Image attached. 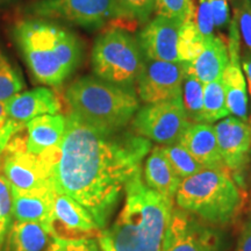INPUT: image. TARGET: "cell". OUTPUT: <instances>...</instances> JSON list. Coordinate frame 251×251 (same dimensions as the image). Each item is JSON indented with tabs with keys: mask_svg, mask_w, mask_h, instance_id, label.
<instances>
[{
	"mask_svg": "<svg viewBox=\"0 0 251 251\" xmlns=\"http://www.w3.org/2000/svg\"><path fill=\"white\" fill-rule=\"evenodd\" d=\"M180 25L157 15L141 30L139 45L144 58L161 62H179L178 37Z\"/></svg>",
	"mask_w": 251,
	"mask_h": 251,
	"instance_id": "9a60e30c",
	"label": "cell"
},
{
	"mask_svg": "<svg viewBox=\"0 0 251 251\" xmlns=\"http://www.w3.org/2000/svg\"><path fill=\"white\" fill-rule=\"evenodd\" d=\"M240 29L237 19L234 15L229 23L228 54L229 63L222 74V85L226 92V100L229 114L240 119H248V89L247 80L241 69Z\"/></svg>",
	"mask_w": 251,
	"mask_h": 251,
	"instance_id": "4fadbf2b",
	"label": "cell"
},
{
	"mask_svg": "<svg viewBox=\"0 0 251 251\" xmlns=\"http://www.w3.org/2000/svg\"><path fill=\"white\" fill-rule=\"evenodd\" d=\"M183 146L203 168H225L220 153L215 127L205 122L188 124L179 139Z\"/></svg>",
	"mask_w": 251,
	"mask_h": 251,
	"instance_id": "ac0fdd59",
	"label": "cell"
},
{
	"mask_svg": "<svg viewBox=\"0 0 251 251\" xmlns=\"http://www.w3.org/2000/svg\"><path fill=\"white\" fill-rule=\"evenodd\" d=\"M175 198L181 211L216 227L233 222L246 200L227 166L205 168L184 178Z\"/></svg>",
	"mask_w": 251,
	"mask_h": 251,
	"instance_id": "277c9868",
	"label": "cell"
},
{
	"mask_svg": "<svg viewBox=\"0 0 251 251\" xmlns=\"http://www.w3.org/2000/svg\"><path fill=\"white\" fill-rule=\"evenodd\" d=\"M100 231L92 215L80 203L54 188L50 236L62 240H80L98 237Z\"/></svg>",
	"mask_w": 251,
	"mask_h": 251,
	"instance_id": "7c38bea8",
	"label": "cell"
},
{
	"mask_svg": "<svg viewBox=\"0 0 251 251\" xmlns=\"http://www.w3.org/2000/svg\"><path fill=\"white\" fill-rule=\"evenodd\" d=\"M14 37L35 79L61 86L79 67L84 56L79 37L45 19H30L14 27Z\"/></svg>",
	"mask_w": 251,
	"mask_h": 251,
	"instance_id": "3957f363",
	"label": "cell"
},
{
	"mask_svg": "<svg viewBox=\"0 0 251 251\" xmlns=\"http://www.w3.org/2000/svg\"><path fill=\"white\" fill-rule=\"evenodd\" d=\"M67 118L61 114H46L31 119L26 124L27 150L33 155H41L58 146L64 136Z\"/></svg>",
	"mask_w": 251,
	"mask_h": 251,
	"instance_id": "44dd1931",
	"label": "cell"
},
{
	"mask_svg": "<svg viewBox=\"0 0 251 251\" xmlns=\"http://www.w3.org/2000/svg\"><path fill=\"white\" fill-rule=\"evenodd\" d=\"M5 103L9 118L23 125L41 115L57 114L62 107L57 94L47 87L18 93Z\"/></svg>",
	"mask_w": 251,
	"mask_h": 251,
	"instance_id": "e0dca14e",
	"label": "cell"
},
{
	"mask_svg": "<svg viewBox=\"0 0 251 251\" xmlns=\"http://www.w3.org/2000/svg\"><path fill=\"white\" fill-rule=\"evenodd\" d=\"M206 41L198 29L194 19L180 25L178 37V57L179 62H192L205 48Z\"/></svg>",
	"mask_w": 251,
	"mask_h": 251,
	"instance_id": "cb8c5ba5",
	"label": "cell"
},
{
	"mask_svg": "<svg viewBox=\"0 0 251 251\" xmlns=\"http://www.w3.org/2000/svg\"><path fill=\"white\" fill-rule=\"evenodd\" d=\"M12 216L15 221L36 222L49 233L52 215L54 186L21 191L11 188Z\"/></svg>",
	"mask_w": 251,
	"mask_h": 251,
	"instance_id": "2e32d148",
	"label": "cell"
},
{
	"mask_svg": "<svg viewBox=\"0 0 251 251\" xmlns=\"http://www.w3.org/2000/svg\"><path fill=\"white\" fill-rule=\"evenodd\" d=\"M174 199L147 186L142 171L125 187V202L117 220L102 229L98 242L102 251H162L174 213Z\"/></svg>",
	"mask_w": 251,
	"mask_h": 251,
	"instance_id": "7a4b0ae2",
	"label": "cell"
},
{
	"mask_svg": "<svg viewBox=\"0 0 251 251\" xmlns=\"http://www.w3.org/2000/svg\"><path fill=\"white\" fill-rule=\"evenodd\" d=\"M241 63H242V67L244 70V77L247 80V89L251 97V52L246 51V54L241 58Z\"/></svg>",
	"mask_w": 251,
	"mask_h": 251,
	"instance_id": "8d00e7d4",
	"label": "cell"
},
{
	"mask_svg": "<svg viewBox=\"0 0 251 251\" xmlns=\"http://www.w3.org/2000/svg\"><path fill=\"white\" fill-rule=\"evenodd\" d=\"M5 176L0 175V241L4 242L11 228L12 221V192Z\"/></svg>",
	"mask_w": 251,
	"mask_h": 251,
	"instance_id": "f546056e",
	"label": "cell"
},
{
	"mask_svg": "<svg viewBox=\"0 0 251 251\" xmlns=\"http://www.w3.org/2000/svg\"><path fill=\"white\" fill-rule=\"evenodd\" d=\"M209 2L214 15L215 27L219 29L227 27L229 24L228 0H209Z\"/></svg>",
	"mask_w": 251,
	"mask_h": 251,
	"instance_id": "e575fe53",
	"label": "cell"
},
{
	"mask_svg": "<svg viewBox=\"0 0 251 251\" xmlns=\"http://www.w3.org/2000/svg\"><path fill=\"white\" fill-rule=\"evenodd\" d=\"M2 243H4V242H2V241H0V249H1V246H2Z\"/></svg>",
	"mask_w": 251,
	"mask_h": 251,
	"instance_id": "f35d334b",
	"label": "cell"
},
{
	"mask_svg": "<svg viewBox=\"0 0 251 251\" xmlns=\"http://www.w3.org/2000/svg\"><path fill=\"white\" fill-rule=\"evenodd\" d=\"M250 214H251V203H250Z\"/></svg>",
	"mask_w": 251,
	"mask_h": 251,
	"instance_id": "b9f144b4",
	"label": "cell"
},
{
	"mask_svg": "<svg viewBox=\"0 0 251 251\" xmlns=\"http://www.w3.org/2000/svg\"><path fill=\"white\" fill-rule=\"evenodd\" d=\"M194 23L205 41L214 37V15L209 0H197Z\"/></svg>",
	"mask_w": 251,
	"mask_h": 251,
	"instance_id": "4dcf8cb0",
	"label": "cell"
},
{
	"mask_svg": "<svg viewBox=\"0 0 251 251\" xmlns=\"http://www.w3.org/2000/svg\"><path fill=\"white\" fill-rule=\"evenodd\" d=\"M2 152L4 151H1V150H0V169H2Z\"/></svg>",
	"mask_w": 251,
	"mask_h": 251,
	"instance_id": "74e56055",
	"label": "cell"
},
{
	"mask_svg": "<svg viewBox=\"0 0 251 251\" xmlns=\"http://www.w3.org/2000/svg\"><path fill=\"white\" fill-rule=\"evenodd\" d=\"M150 150L151 142L134 131L102 133L69 113L61 143L37 156L55 190L80 203L102 230Z\"/></svg>",
	"mask_w": 251,
	"mask_h": 251,
	"instance_id": "6da1fadb",
	"label": "cell"
},
{
	"mask_svg": "<svg viewBox=\"0 0 251 251\" xmlns=\"http://www.w3.org/2000/svg\"><path fill=\"white\" fill-rule=\"evenodd\" d=\"M20 72L0 51V101L6 102L24 89Z\"/></svg>",
	"mask_w": 251,
	"mask_h": 251,
	"instance_id": "4316f807",
	"label": "cell"
},
{
	"mask_svg": "<svg viewBox=\"0 0 251 251\" xmlns=\"http://www.w3.org/2000/svg\"><path fill=\"white\" fill-rule=\"evenodd\" d=\"M186 62H161L144 58L136 80L140 99L147 103L164 101L181 96Z\"/></svg>",
	"mask_w": 251,
	"mask_h": 251,
	"instance_id": "8fae6325",
	"label": "cell"
},
{
	"mask_svg": "<svg viewBox=\"0 0 251 251\" xmlns=\"http://www.w3.org/2000/svg\"><path fill=\"white\" fill-rule=\"evenodd\" d=\"M190 124L181 96L139 108L131 121L135 134L163 146L179 142Z\"/></svg>",
	"mask_w": 251,
	"mask_h": 251,
	"instance_id": "52a82bcc",
	"label": "cell"
},
{
	"mask_svg": "<svg viewBox=\"0 0 251 251\" xmlns=\"http://www.w3.org/2000/svg\"><path fill=\"white\" fill-rule=\"evenodd\" d=\"M31 14L45 20H61L84 28H99L112 19L121 20L115 0H41Z\"/></svg>",
	"mask_w": 251,
	"mask_h": 251,
	"instance_id": "9c48e42d",
	"label": "cell"
},
{
	"mask_svg": "<svg viewBox=\"0 0 251 251\" xmlns=\"http://www.w3.org/2000/svg\"><path fill=\"white\" fill-rule=\"evenodd\" d=\"M50 234L36 222L14 221L0 251H43Z\"/></svg>",
	"mask_w": 251,
	"mask_h": 251,
	"instance_id": "7402d4cb",
	"label": "cell"
},
{
	"mask_svg": "<svg viewBox=\"0 0 251 251\" xmlns=\"http://www.w3.org/2000/svg\"><path fill=\"white\" fill-rule=\"evenodd\" d=\"M228 242L221 227L206 224L177 208L166 228L162 251H227Z\"/></svg>",
	"mask_w": 251,
	"mask_h": 251,
	"instance_id": "ba28073f",
	"label": "cell"
},
{
	"mask_svg": "<svg viewBox=\"0 0 251 251\" xmlns=\"http://www.w3.org/2000/svg\"><path fill=\"white\" fill-rule=\"evenodd\" d=\"M26 125L19 124V122L12 120L9 118L7 111H6V103L0 101V150L4 151L6 146L15 133L24 129Z\"/></svg>",
	"mask_w": 251,
	"mask_h": 251,
	"instance_id": "836d02e7",
	"label": "cell"
},
{
	"mask_svg": "<svg viewBox=\"0 0 251 251\" xmlns=\"http://www.w3.org/2000/svg\"><path fill=\"white\" fill-rule=\"evenodd\" d=\"M23 129L15 133L2 152V171L11 188L30 191L51 185L48 168L40 156L27 150Z\"/></svg>",
	"mask_w": 251,
	"mask_h": 251,
	"instance_id": "30bf717a",
	"label": "cell"
},
{
	"mask_svg": "<svg viewBox=\"0 0 251 251\" xmlns=\"http://www.w3.org/2000/svg\"><path fill=\"white\" fill-rule=\"evenodd\" d=\"M0 1H2V2H4V1H9V0H0Z\"/></svg>",
	"mask_w": 251,
	"mask_h": 251,
	"instance_id": "ab89813d",
	"label": "cell"
},
{
	"mask_svg": "<svg viewBox=\"0 0 251 251\" xmlns=\"http://www.w3.org/2000/svg\"><path fill=\"white\" fill-rule=\"evenodd\" d=\"M214 127L225 165L231 172L242 171L251 156V122L233 115L222 119Z\"/></svg>",
	"mask_w": 251,
	"mask_h": 251,
	"instance_id": "5bb4252c",
	"label": "cell"
},
{
	"mask_svg": "<svg viewBox=\"0 0 251 251\" xmlns=\"http://www.w3.org/2000/svg\"><path fill=\"white\" fill-rule=\"evenodd\" d=\"M47 251H102L94 237L80 240H62L52 237Z\"/></svg>",
	"mask_w": 251,
	"mask_h": 251,
	"instance_id": "1f68e13d",
	"label": "cell"
},
{
	"mask_svg": "<svg viewBox=\"0 0 251 251\" xmlns=\"http://www.w3.org/2000/svg\"><path fill=\"white\" fill-rule=\"evenodd\" d=\"M143 65L139 41L127 31L111 29L100 35L94 43L92 68L100 79L131 89Z\"/></svg>",
	"mask_w": 251,
	"mask_h": 251,
	"instance_id": "8992f818",
	"label": "cell"
},
{
	"mask_svg": "<svg viewBox=\"0 0 251 251\" xmlns=\"http://www.w3.org/2000/svg\"><path fill=\"white\" fill-rule=\"evenodd\" d=\"M234 15L248 51L251 52V4L247 0H235Z\"/></svg>",
	"mask_w": 251,
	"mask_h": 251,
	"instance_id": "d6a6232c",
	"label": "cell"
},
{
	"mask_svg": "<svg viewBox=\"0 0 251 251\" xmlns=\"http://www.w3.org/2000/svg\"><path fill=\"white\" fill-rule=\"evenodd\" d=\"M181 99L188 121L202 122L203 84L193 75L186 74L184 78Z\"/></svg>",
	"mask_w": 251,
	"mask_h": 251,
	"instance_id": "d4e9b609",
	"label": "cell"
},
{
	"mask_svg": "<svg viewBox=\"0 0 251 251\" xmlns=\"http://www.w3.org/2000/svg\"><path fill=\"white\" fill-rule=\"evenodd\" d=\"M162 147L166 157H168V159L171 163L172 168L175 169V171L177 172L181 179L196 175L198 172L201 171L202 169H205L179 143L169 144V146Z\"/></svg>",
	"mask_w": 251,
	"mask_h": 251,
	"instance_id": "484cf974",
	"label": "cell"
},
{
	"mask_svg": "<svg viewBox=\"0 0 251 251\" xmlns=\"http://www.w3.org/2000/svg\"><path fill=\"white\" fill-rule=\"evenodd\" d=\"M157 15L166 17L181 25L194 19L196 4L193 0H156Z\"/></svg>",
	"mask_w": 251,
	"mask_h": 251,
	"instance_id": "83f0119b",
	"label": "cell"
},
{
	"mask_svg": "<svg viewBox=\"0 0 251 251\" xmlns=\"http://www.w3.org/2000/svg\"><path fill=\"white\" fill-rule=\"evenodd\" d=\"M229 63L228 47L219 36L206 41L205 48L192 62H186V74L193 75L202 84L221 79Z\"/></svg>",
	"mask_w": 251,
	"mask_h": 251,
	"instance_id": "ffe728a7",
	"label": "cell"
},
{
	"mask_svg": "<svg viewBox=\"0 0 251 251\" xmlns=\"http://www.w3.org/2000/svg\"><path fill=\"white\" fill-rule=\"evenodd\" d=\"M121 19L147 23L156 9V0H115Z\"/></svg>",
	"mask_w": 251,
	"mask_h": 251,
	"instance_id": "f1b7e54d",
	"label": "cell"
},
{
	"mask_svg": "<svg viewBox=\"0 0 251 251\" xmlns=\"http://www.w3.org/2000/svg\"><path fill=\"white\" fill-rule=\"evenodd\" d=\"M247 1H248V2H250V4H251V0H247Z\"/></svg>",
	"mask_w": 251,
	"mask_h": 251,
	"instance_id": "60d3db41",
	"label": "cell"
},
{
	"mask_svg": "<svg viewBox=\"0 0 251 251\" xmlns=\"http://www.w3.org/2000/svg\"><path fill=\"white\" fill-rule=\"evenodd\" d=\"M65 99L70 113L102 133L121 131L140 108L133 90L98 77L77 79L68 87Z\"/></svg>",
	"mask_w": 251,
	"mask_h": 251,
	"instance_id": "5b68a950",
	"label": "cell"
},
{
	"mask_svg": "<svg viewBox=\"0 0 251 251\" xmlns=\"http://www.w3.org/2000/svg\"><path fill=\"white\" fill-rule=\"evenodd\" d=\"M229 114L226 92L221 79L203 84L202 122L213 124L227 118Z\"/></svg>",
	"mask_w": 251,
	"mask_h": 251,
	"instance_id": "603a6c76",
	"label": "cell"
},
{
	"mask_svg": "<svg viewBox=\"0 0 251 251\" xmlns=\"http://www.w3.org/2000/svg\"><path fill=\"white\" fill-rule=\"evenodd\" d=\"M237 251H251V216L243 224L237 242Z\"/></svg>",
	"mask_w": 251,
	"mask_h": 251,
	"instance_id": "d590c367",
	"label": "cell"
},
{
	"mask_svg": "<svg viewBox=\"0 0 251 251\" xmlns=\"http://www.w3.org/2000/svg\"><path fill=\"white\" fill-rule=\"evenodd\" d=\"M143 180L151 190L166 198L175 199L183 179L172 168L163 147H155L150 150L144 163Z\"/></svg>",
	"mask_w": 251,
	"mask_h": 251,
	"instance_id": "d6986e66",
	"label": "cell"
}]
</instances>
